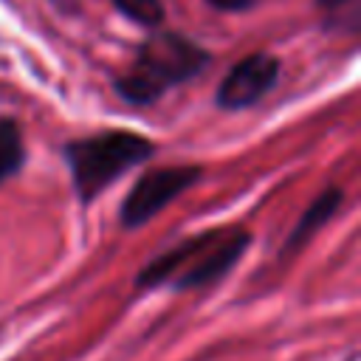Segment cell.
I'll use <instances>...</instances> for the list:
<instances>
[{
	"instance_id": "obj_8",
	"label": "cell",
	"mask_w": 361,
	"mask_h": 361,
	"mask_svg": "<svg viewBox=\"0 0 361 361\" xmlns=\"http://www.w3.org/2000/svg\"><path fill=\"white\" fill-rule=\"evenodd\" d=\"M113 6L124 17H130L138 25H147V28H155L164 20V3L161 0H113Z\"/></svg>"
},
{
	"instance_id": "obj_6",
	"label": "cell",
	"mask_w": 361,
	"mask_h": 361,
	"mask_svg": "<svg viewBox=\"0 0 361 361\" xmlns=\"http://www.w3.org/2000/svg\"><path fill=\"white\" fill-rule=\"evenodd\" d=\"M341 200H344V189H341V186H327V189H322V192L310 200V206L302 212V217L296 220V226L288 231V237L282 240L279 257H290V254H296L299 248H305V245L316 237V231L341 209Z\"/></svg>"
},
{
	"instance_id": "obj_4",
	"label": "cell",
	"mask_w": 361,
	"mask_h": 361,
	"mask_svg": "<svg viewBox=\"0 0 361 361\" xmlns=\"http://www.w3.org/2000/svg\"><path fill=\"white\" fill-rule=\"evenodd\" d=\"M200 175H203V169L197 164H172V166H158V169L138 175V180L130 186V192L121 200L118 223L124 228L147 226L175 197L189 192L200 180Z\"/></svg>"
},
{
	"instance_id": "obj_3",
	"label": "cell",
	"mask_w": 361,
	"mask_h": 361,
	"mask_svg": "<svg viewBox=\"0 0 361 361\" xmlns=\"http://www.w3.org/2000/svg\"><path fill=\"white\" fill-rule=\"evenodd\" d=\"M152 152L155 144L133 130H104L96 135L73 138L62 147L73 192L85 206L107 192L121 175L152 158Z\"/></svg>"
},
{
	"instance_id": "obj_2",
	"label": "cell",
	"mask_w": 361,
	"mask_h": 361,
	"mask_svg": "<svg viewBox=\"0 0 361 361\" xmlns=\"http://www.w3.org/2000/svg\"><path fill=\"white\" fill-rule=\"evenodd\" d=\"M209 62L212 54L203 45L175 31H158L138 45L133 65L116 79V93L130 104L147 107L166 90L195 79Z\"/></svg>"
},
{
	"instance_id": "obj_9",
	"label": "cell",
	"mask_w": 361,
	"mask_h": 361,
	"mask_svg": "<svg viewBox=\"0 0 361 361\" xmlns=\"http://www.w3.org/2000/svg\"><path fill=\"white\" fill-rule=\"evenodd\" d=\"M316 6L327 14V20H338V28H358V0H316Z\"/></svg>"
},
{
	"instance_id": "obj_10",
	"label": "cell",
	"mask_w": 361,
	"mask_h": 361,
	"mask_svg": "<svg viewBox=\"0 0 361 361\" xmlns=\"http://www.w3.org/2000/svg\"><path fill=\"white\" fill-rule=\"evenodd\" d=\"M209 6H214L217 11H245L251 8L257 0H206Z\"/></svg>"
},
{
	"instance_id": "obj_5",
	"label": "cell",
	"mask_w": 361,
	"mask_h": 361,
	"mask_svg": "<svg viewBox=\"0 0 361 361\" xmlns=\"http://www.w3.org/2000/svg\"><path fill=\"white\" fill-rule=\"evenodd\" d=\"M276 79H279V59L274 54L243 56L217 85L214 104L228 113L254 107L259 99H265L276 87Z\"/></svg>"
},
{
	"instance_id": "obj_1",
	"label": "cell",
	"mask_w": 361,
	"mask_h": 361,
	"mask_svg": "<svg viewBox=\"0 0 361 361\" xmlns=\"http://www.w3.org/2000/svg\"><path fill=\"white\" fill-rule=\"evenodd\" d=\"M251 245V234L240 226H217L180 240L178 245L155 254L138 274L135 288H169V290H203L231 274Z\"/></svg>"
},
{
	"instance_id": "obj_7",
	"label": "cell",
	"mask_w": 361,
	"mask_h": 361,
	"mask_svg": "<svg viewBox=\"0 0 361 361\" xmlns=\"http://www.w3.org/2000/svg\"><path fill=\"white\" fill-rule=\"evenodd\" d=\"M25 164L23 133L14 118H0V186L14 178Z\"/></svg>"
}]
</instances>
